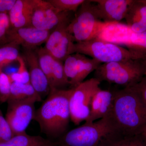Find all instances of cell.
I'll return each instance as SVG.
<instances>
[{"instance_id":"cell-1","label":"cell","mask_w":146,"mask_h":146,"mask_svg":"<svg viewBox=\"0 0 146 146\" xmlns=\"http://www.w3.org/2000/svg\"><path fill=\"white\" fill-rule=\"evenodd\" d=\"M111 111L106 118L112 132L131 136L146 128V105L133 87L114 91Z\"/></svg>"},{"instance_id":"cell-2","label":"cell","mask_w":146,"mask_h":146,"mask_svg":"<svg viewBox=\"0 0 146 146\" xmlns=\"http://www.w3.org/2000/svg\"><path fill=\"white\" fill-rule=\"evenodd\" d=\"M73 91V88L50 89L47 98L35 111L33 120L48 137L60 138L66 133L71 120L69 100Z\"/></svg>"},{"instance_id":"cell-3","label":"cell","mask_w":146,"mask_h":146,"mask_svg":"<svg viewBox=\"0 0 146 146\" xmlns=\"http://www.w3.org/2000/svg\"><path fill=\"white\" fill-rule=\"evenodd\" d=\"M145 75L143 59L102 63L95 71V78L126 87L141 81Z\"/></svg>"},{"instance_id":"cell-4","label":"cell","mask_w":146,"mask_h":146,"mask_svg":"<svg viewBox=\"0 0 146 146\" xmlns=\"http://www.w3.org/2000/svg\"><path fill=\"white\" fill-rule=\"evenodd\" d=\"M111 24L100 19L96 5L92 1H85L75 13L68 27L76 43L87 42L98 38Z\"/></svg>"},{"instance_id":"cell-5","label":"cell","mask_w":146,"mask_h":146,"mask_svg":"<svg viewBox=\"0 0 146 146\" xmlns=\"http://www.w3.org/2000/svg\"><path fill=\"white\" fill-rule=\"evenodd\" d=\"M98 37L87 42L75 43L74 53L88 56L102 64L131 59H143L128 49Z\"/></svg>"},{"instance_id":"cell-6","label":"cell","mask_w":146,"mask_h":146,"mask_svg":"<svg viewBox=\"0 0 146 146\" xmlns=\"http://www.w3.org/2000/svg\"><path fill=\"white\" fill-rule=\"evenodd\" d=\"M112 129L106 118L92 123H85L66 132L60 138V146H98Z\"/></svg>"},{"instance_id":"cell-7","label":"cell","mask_w":146,"mask_h":146,"mask_svg":"<svg viewBox=\"0 0 146 146\" xmlns=\"http://www.w3.org/2000/svg\"><path fill=\"white\" fill-rule=\"evenodd\" d=\"M101 82L93 78L84 81L73 88L69 100L71 121L75 125L85 121L89 117L92 98L99 90Z\"/></svg>"},{"instance_id":"cell-8","label":"cell","mask_w":146,"mask_h":146,"mask_svg":"<svg viewBox=\"0 0 146 146\" xmlns=\"http://www.w3.org/2000/svg\"><path fill=\"white\" fill-rule=\"evenodd\" d=\"M7 103L5 118L13 135L26 133L31 122L34 119L36 102L31 100H9Z\"/></svg>"},{"instance_id":"cell-9","label":"cell","mask_w":146,"mask_h":146,"mask_svg":"<svg viewBox=\"0 0 146 146\" xmlns=\"http://www.w3.org/2000/svg\"><path fill=\"white\" fill-rule=\"evenodd\" d=\"M72 12H59L48 1L37 0L32 16L31 25L39 30L50 31L58 25L72 21Z\"/></svg>"},{"instance_id":"cell-10","label":"cell","mask_w":146,"mask_h":146,"mask_svg":"<svg viewBox=\"0 0 146 146\" xmlns=\"http://www.w3.org/2000/svg\"><path fill=\"white\" fill-rule=\"evenodd\" d=\"M71 21L62 23L53 30L44 47L54 58L63 62L69 55L74 54V39L68 30Z\"/></svg>"},{"instance_id":"cell-11","label":"cell","mask_w":146,"mask_h":146,"mask_svg":"<svg viewBox=\"0 0 146 146\" xmlns=\"http://www.w3.org/2000/svg\"><path fill=\"white\" fill-rule=\"evenodd\" d=\"M51 32L39 30L31 26L19 29L11 28L0 40L9 44L21 45L25 48L33 49L46 43Z\"/></svg>"},{"instance_id":"cell-12","label":"cell","mask_w":146,"mask_h":146,"mask_svg":"<svg viewBox=\"0 0 146 146\" xmlns=\"http://www.w3.org/2000/svg\"><path fill=\"white\" fill-rule=\"evenodd\" d=\"M23 57L29 68L31 84L42 98L48 95L50 86L39 65L36 50L32 48H25Z\"/></svg>"},{"instance_id":"cell-13","label":"cell","mask_w":146,"mask_h":146,"mask_svg":"<svg viewBox=\"0 0 146 146\" xmlns=\"http://www.w3.org/2000/svg\"><path fill=\"white\" fill-rule=\"evenodd\" d=\"M99 17L105 23H113L125 19L133 0H96Z\"/></svg>"},{"instance_id":"cell-14","label":"cell","mask_w":146,"mask_h":146,"mask_svg":"<svg viewBox=\"0 0 146 146\" xmlns=\"http://www.w3.org/2000/svg\"><path fill=\"white\" fill-rule=\"evenodd\" d=\"M114 96V91L98 90L92 98L90 115L85 123H92L106 117L112 109Z\"/></svg>"},{"instance_id":"cell-15","label":"cell","mask_w":146,"mask_h":146,"mask_svg":"<svg viewBox=\"0 0 146 146\" xmlns=\"http://www.w3.org/2000/svg\"><path fill=\"white\" fill-rule=\"evenodd\" d=\"M37 2V0H16L8 13L12 29L31 26L32 16Z\"/></svg>"},{"instance_id":"cell-16","label":"cell","mask_w":146,"mask_h":146,"mask_svg":"<svg viewBox=\"0 0 146 146\" xmlns=\"http://www.w3.org/2000/svg\"><path fill=\"white\" fill-rule=\"evenodd\" d=\"M125 19L127 27L133 32H145L146 0H133Z\"/></svg>"},{"instance_id":"cell-17","label":"cell","mask_w":146,"mask_h":146,"mask_svg":"<svg viewBox=\"0 0 146 146\" xmlns=\"http://www.w3.org/2000/svg\"><path fill=\"white\" fill-rule=\"evenodd\" d=\"M98 146H146V139L142 134L127 136L111 132Z\"/></svg>"},{"instance_id":"cell-18","label":"cell","mask_w":146,"mask_h":146,"mask_svg":"<svg viewBox=\"0 0 146 146\" xmlns=\"http://www.w3.org/2000/svg\"><path fill=\"white\" fill-rule=\"evenodd\" d=\"M56 143L41 136L26 133L14 136L9 141L0 143V146H55Z\"/></svg>"},{"instance_id":"cell-19","label":"cell","mask_w":146,"mask_h":146,"mask_svg":"<svg viewBox=\"0 0 146 146\" xmlns=\"http://www.w3.org/2000/svg\"><path fill=\"white\" fill-rule=\"evenodd\" d=\"M9 100H31L36 103L41 102L42 98L31 83L14 82L11 83L10 98Z\"/></svg>"},{"instance_id":"cell-20","label":"cell","mask_w":146,"mask_h":146,"mask_svg":"<svg viewBox=\"0 0 146 146\" xmlns=\"http://www.w3.org/2000/svg\"><path fill=\"white\" fill-rule=\"evenodd\" d=\"M123 43L127 47L128 49L140 56L143 59L146 57V32L136 33L129 29V33Z\"/></svg>"},{"instance_id":"cell-21","label":"cell","mask_w":146,"mask_h":146,"mask_svg":"<svg viewBox=\"0 0 146 146\" xmlns=\"http://www.w3.org/2000/svg\"><path fill=\"white\" fill-rule=\"evenodd\" d=\"M101 64L98 60L78 53V74L74 87L83 82L87 76L96 70Z\"/></svg>"},{"instance_id":"cell-22","label":"cell","mask_w":146,"mask_h":146,"mask_svg":"<svg viewBox=\"0 0 146 146\" xmlns=\"http://www.w3.org/2000/svg\"><path fill=\"white\" fill-rule=\"evenodd\" d=\"M39 65L49 83L51 89L53 87L52 72L54 58L49 54L44 48H40L36 50Z\"/></svg>"},{"instance_id":"cell-23","label":"cell","mask_w":146,"mask_h":146,"mask_svg":"<svg viewBox=\"0 0 146 146\" xmlns=\"http://www.w3.org/2000/svg\"><path fill=\"white\" fill-rule=\"evenodd\" d=\"M52 89H63L65 86L70 85L64 71L63 63L55 59L52 72Z\"/></svg>"},{"instance_id":"cell-24","label":"cell","mask_w":146,"mask_h":146,"mask_svg":"<svg viewBox=\"0 0 146 146\" xmlns=\"http://www.w3.org/2000/svg\"><path fill=\"white\" fill-rule=\"evenodd\" d=\"M77 59L78 53L73 54L67 57L63 63L65 75L70 85L72 86V88H74L75 86L77 77Z\"/></svg>"},{"instance_id":"cell-25","label":"cell","mask_w":146,"mask_h":146,"mask_svg":"<svg viewBox=\"0 0 146 146\" xmlns=\"http://www.w3.org/2000/svg\"><path fill=\"white\" fill-rule=\"evenodd\" d=\"M16 46L9 44L0 48V71L13 61H17L20 55Z\"/></svg>"},{"instance_id":"cell-26","label":"cell","mask_w":146,"mask_h":146,"mask_svg":"<svg viewBox=\"0 0 146 146\" xmlns=\"http://www.w3.org/2000/svg\"><path fill=\"white\" fill-rule=\"evenodd\" d=\"M48 1L59 12L76 13L85 0H48Z\"/></svg>"},{"instance_id":"cell-27","label":"cell","mask_w":146,"mask_h":146,"mask_svg":"<svg viewBox=\"0 0 146 146\" xmlns=\"http://www.w3.org/2000/svg\"><path fill=\"white\" fill-rule=\"evenodd\" d=\"M17 61L19 63V68L17 72L9 75L12 82L23 84L30 83L29 73L27 66L23 56H19Z\"/></svg>"},{"instance_id":"cell-28","label":"cell","mask_w":146,"mask_h":146,"mask_svg":"<svg viewBox=\"0 0 146 146\" xmlns=\"http://www.w3.org/2000/svg\"><path fill=\"white\" fill-rule=\"evenodd\" d=\"M12 82L9 75L0 71V102H7L10 98Z\"/></svg>"},{"instance_id":"cell-29","label":"cell","mask_w":146,"mask_h":146,"mask_svg":"<svg viewBox=\"0 0 146 146\" xmlns=\"http://www.w3.org/2000/svg\"><path fill=\"white\" fill-rule=\"evenodd\" d=\"M0 131L2 135L4 141L10 140L14 136L10 125L5 117H4L0 110Z\"/></svg>"},{"instance_id":"cell-30","label":"cell","mask_w":146,"mask_h":146,"mask_svg":"<svg viewBox=\"0 0 146 146\" xmlns=\"http://www.w3.org/2000/svg\"><path fill=\"white\" fill-rule=\"evenodd\" d=\"M10 27V23L8 14H0V40L5 36L9 30Z\"/></svg>"},{"instance_id":"cell-31","label":"cell","mask_w":146,"mask_h":146,"mask_svg":"<svg viewBox=\"0 0 146 146\" xmlns=\"http://www.w3.org/2000/svg\"><path fill=\"white\" fill-rule=\"evenodd\" d=\"M136 91L146 105V76L135 85L131 86Z\"/></svg>"},{"instance_id":"cell-32","label":"cell","mask_w":146,"mask_h":146,"mask_svg":"<svg viewBox=\"0 0 146 146\" xmlns=\"http://www.w3.org/2000/svg\"><path fill=\"white\" fill-rule=\"evenodd\" d=\"M16 1V0H0V14H8Z\"/></svg>"},{"instance_id":"cell-33","label":"cell","mask_w":146,"mask_h":146,"mask_svg":"<svg viewBox=\"0 0 146 146\" xmlns=\"http://www.w3.org/2000/svg\"><path fill=\"white\" fill-rule=\"evenodd\" d=\"M4 142L3 139L2 135L1 133V131H0V143H2V142Z\"/></svg>"},{"instance_id":"cell-34","label":"cell","mask_w":146,"mask_h":146,"mask_svg":"<svg viewBox=\"0 0 146 146\" xmlns=\"http://www.w3.org/2000/svg\"><path fill=\"white\" fill-rule=\"evenodd\" d=\"M141 134H142L146 139V128L145 129L144 131L143 132L141 133Z\"/></svg>"},{"instance_id":"cell-35","label":"cell","mask_w":146,"mask_h":146,"mask_svg":"<svg viewBox=\"0 0 146 146\" xmlns=\"http://www.w3.org/2000/svg\"><path fill=\"white\" fill-rule=\"evenodd\" d=\"M144 60H145V61H146V57L145 58H144V59H143Z\"/></svg>"},{"instance_id":"cell-36","label":"cell","mask_w":146,"mask_h":146,"mask_svg":"<svg viewBox=\"0 0 146 146\" xmlns=\"http://www.w3.org/2000/svg\"><path fill=\"white\" fill-rule=\"evenodd\" d=\"M60 146L58 145H56V146Z\"/></svg>"}]
</instances>
